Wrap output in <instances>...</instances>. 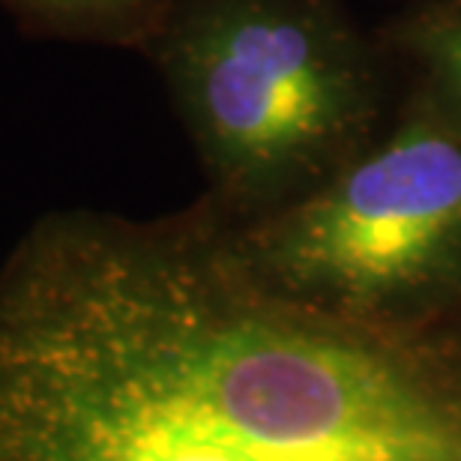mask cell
<instances>
[{
	"label": "cell",
	"instance_id": "7a4b0ae2",
	"mask_svg": "<svg viewBox=\"0 0 461 461\" xmlns=\"http://www.w3.org/2000/svg\"><path fill=\"white\" fill-rule=\"evenodd\" d=\"M240 243L303 297L348 309L411 300L461 267V144L408 129Z\"/></svg>",
	"mask_w": 461,
	"mask_h": 461
},
{
	"label": "cell",
	"instance_id": "5b68a950",
	"mask_svg": "<svg viewBox=\"0 0 461 461\" xmlns=\"http://www.w3.org/2000/svg\"><path fill=\"white\" fill-rule=\"evenodd\" d=\"M435 54L440 60V69L447 72V78L461 94V22L435 36Z\"/></svg>",
	"mask_w": 461,
	"mask_h": 461
},
{
	"label": "cell",
	"instance_id": "3957f363",
	"mask_svg": "<svg viewBox=\"0 0 461 461\" xmlns=\"http://www.w3.org/2000/svg\"><path fill=\"white\" fill-rule=\"evenodd\" d=\"M171 69L216 171L258 189L350 123L359 87L312 22L267 0H219L174 40Z\"/></svg>",
	"mask_w": 461,
	"mask_h": 461
},
{
	"label": "cell",
	"instance_id": "6da1fadb",
	"mask_svg": "<svg viewBox=\"0 0 461 461\" xmlns=\"http://www.w3.org/2000/svg\"><path fill=\"white\" fill-rule=\"evenodd\" d=\"M372 312L222 230L49 213L0 264V461H461V336Z\"/></svg>",
	"mask_w": 461,
	"mask_h": 461
},
{
	"label": "cell",
	"instance_id": "277c9868",
	"mask_svg": "<svg viewBox=\"0 0 461 461\" xmlns=\"http://www.w3.org/2000/svg\"><path fill=\"white\" fill-rule=\"evenodd\" d=\"M18 13L31 22H40L42 27H63V31H76V27L99 24L105 18L117 15L120 9L132 6L135 0H9Z\"/></svg>",
	"mask_w": 461,
	"mask_h": 461
}]
</instances>
